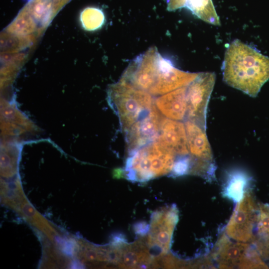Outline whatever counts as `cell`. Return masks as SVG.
<instances>
[{"mask_svg":"<svg viewBox=\"0 0 269 269\" xmlns=\"http://www.w3.org/2000/svg\"><path fill=\"white\" fill-rule=\"evenodd\" d=\"M223 78L230 86L255 97L269 79V57L235 40L225 54Z\"/></svg>","mask_w":269,"mask_h":269,"instance_id":"1","label":"cell"},{"mask_svg":"<svg viewBox=\"0 0 269 269\" xmlns=\"http://www.w3.org/2000/svg\"><path fill=\"white\" fill-rule=\"evenodd\" d=\"M175 154L157 139L129 151L124 170L133 181L145 182L171 172Z\"/></svg>","mask_w":269,"mask_h":269,"instance_id":"2","label":"cell"},{"mask_svg":"<svg viewBox=\"0 0 269 269\" xmlns=\"http://www.w3.org/2000/svg\"><path fill=\"white\" fill-rule=\"evenodd\" d=\"M110 98L124 133L155 106L149 93L121 80L111 88Z\"/></svg>","mask_w":269,"mask_h":269,"instance_id":"3","label":"cell"},{"mask_svg":"<svg viewBox=\"0 0 269 269\" xmlns=\"http://www.w3.org/2000/svg\"><path fill=\"white\" fill-rule=\"evenodd\" d=\"M184 125L188 148L192 159L190 173L213 179L215 164L206 130L189 120H186Z\"/></svg>","mask_w":269,"mask_h":269,"instance_id":"4","label":"cell"},{"mask_svg":"<svg viewBox=\"0 0 269 269\" xmlns=\"http://www.w3.org/2000/svg\"><path fill=\"white\" fill-rule=\"evenodd\" d=\"M160 56L155 46L149 48L131 62L120 80L149 93L160 71Z\"/></svg>","mask_w":269,"mask_h":269,"instance_id":"5","label":"cell"},{"mask_svg":"<svg viewBox=\"0 0 269 269\" xmlns=\"http://www.w3.org/2000/svg\"><path fill=\"white\" fill-rule=\"evenodd\" d=\"M213 72L199 73L186 86L187 120L198 124L206 130L208 104L215 82Z\"/></svg>","mask_w":269,"mask_h":269,"instance_id":"6","label":"cell"},{"mask_svg":"<svg viewBox=\"0 0 269 269\" xmlns=\"http://www.w3.org/2000/svg\"><path fill=\"white\" fill-rule=\"evenodd\" d=\"M256 211V204L251 193L245 192L227 225V235L237 242L247 243L253 239V231L257 221Z\"/></svg>","mask_w":269,"mask_h":269,"instance_id":"7","label":"cell"},{"mask_svg":"<svg viewBox=\"0 0 269 269\" xmlns=\"http://www.w3.org/2000/svg\"><path fill=\"white\" fill-rule=\"evenodd\" d=\"M157 111L155 106L146 117L125 132L128 151L157 139L162 120Z\"/></svg>","mask_w":269,"mask_h":269,"instance_id":"8","label":"cell"},{"mask_svg":"<svg viewBox=\"0 0 269 269\" xmlns=\"http://www.w3.org/2000/svg\"><path fill=\"white\" fill-rule=\"evenodd\" d=\"M160 71L151 95H163L190 83L198 73L185 72L176 68L168 59L161 56Z\"/></svg>","mask_w":269,"mask_h":269,"instance_id":"9","label":"cell"},{"mask_svg":"<svg viewBox=\"0 0 269 269\" xmlns=\"http://www.w3.org/2000/svg\"><path fill=\"white\" fill-rule=\"evenodd\" d=\"M157 140L175 154L189 153L185 127L178 121L164 118L161 120Z\"/></svg>","mask_w":269,"mask_h":269,"instance_id":"10","label":"cell"},{"mask_svg":"<svg viewBox=\"0 0 269 269\" xmlns=\"http://www.w3.org/2000/svg\"><path fill=\"white\" fill-rule=\"evenodd\" d=\"M224 234L218 240L213 256L221 269L239 267L250 245L247 243L232 242Z\"/></svg>","mask_w":269,"mask_h":269,"instance_id":"11","label":"cell"},{"mask_svg":"<svg viewBox=\"0 0 269 269\" xmlns=\"http://www.w3.org/2000/svg\"><path fill=\"white\" fill-rule=\"evenodd\" d=\"M186 86L163 94L154 100V104L166 118L181 121L186 117Z\"/></svg>","mask_w":269,"mask_h":269,"instance_id":"12","label":"cell"},{"mask_svg":"<svg viewBox=\"0 0 269 269\" xmlns=\"http://www.w3.org/2000/svg\"><path fill=\"white\" fill-rule=\"evenodd\" d=\"M251 178L245 172L235 170L231 171L227 176L223 188V195L234 202L240 201L243 197L246 188Z\"/></svg>","mask_w":269,"mask_h":269,"instance_id":"13","label":"cell"},{"mask_svg":"<svg viewBox=\"0 0 269 269\" xmlns=\"http://www.w3.org/2000/svg\"><path fill=\"white\" fill-rule=\"evenodd\" d=\"M184 7L208 23L220 25V21L212 0H181Z\"/></svg>","mask_w":269,"mask_h":269,"instance_id":"14","label":"cell"},{"mask_svg":"<svg viewBox=\"0 0 269 269\" xmlns=\"http://www.w3.org/2000/svg\"><path fill=\"white\" fill-rule=\"evenodd\" d=\"M141 242H136L128 245L126 244L123 249V254L120 263L124 267L134 268L142 267L150 262V256Z\"/></svg>","mask_w":269,"mask_h":269,"instance_id":"15","label":"cell"},{"mask_svg":"<svg viewBox=\"0 0 269 269\" xmlns=\"http://www.w3.org/2000/svg\"><path fill=\"white\" fill-rule=\"evenodd\" d=\"M24 8L36 21H46L58 7L54 0H30Z\"/></svg>","mask_w":269,"mask_h":269,"instance_id":"16","label":"cell"},{"mask_svg":"<svg viewBox=\"0 0 269 269\" xmlns=\"http://www.w3.org/2000/svg\"><path fill=\"white\" fill-rule=\"evenodd\" d=\"M257 221L258 235L266 244L269 242V205H260Z\"/></svg>","mask_w":269,"mask_h":269,"instance_id":"17","label":"cell"},{"mask_svg":"<svg viewBox=\"0 0 269 269\" xmlns=\"http://www.w3.org/2000/svg\"><path fill=\"white\" fill-rule=\"evenodd\" d=\"M81 17L86 27L89 29H95L101 26L105 19L102 11L95 7H88L82 13Z\"/></svg>","mask_w":269,"mask_h":269,"instance_id":"18","label":"cell"},{"mask_svg":"<svg viewBox=\"0 0 269 269\" xmlns=\"http://www.w3.org/2000/svg\"><path fill=\"white\" fill-rule=\"evenodd\" d=\"M240 269L268 268L257 252L251 246L239 265Z\"/></svg>","mask_w":269,"mask_h":269,"instance_id":"19","label":"cell"},{"mask_svg":"<svg viewBox=\"0 0 269 269\" xmlns=\"http://www.w3.org/2000/svg\"><path fill=\"white\" fill-rule=\"evenodd\" d=\"M192 167V159L187 155H179L175 159L171 175L174 177L180 176L190 173Z\"/></svg>","mask_w":269,"mask_h":269,"instance_id":"20","label":"cell"},{"mask_svg":"<svg viewBox=\"0 0 269 269\" xmlns=\"http://www.w3.org/2000/svg\"><path fill=\"white\" fill-rule=\"evenodd\" d=\"M31 16L24 8L17 18L14 25V30L19 34H26L32 29Z\"/></svg>","mask_w":269,"mask_h":269,"instance_id":"21","label":"cell"},{"mask_svg":"<svg viewBox=\"0 0 269 269\" xmlns=\"http://www.w3.org/2000/svg\"><path fill=\"white\" fill-rule=\"evenodd\" d=\"M149 225L145 222H140L134 225V230L136 234L144 235L149 230Z\"/></svg>","mask_w":269,"mask_h":269,"instance_id":"22","label":"cell"},{"mask_svg":"<svg viewBox=\"0 0 269 269\" xmlns=\"http://www.w3.org/2000/svg\"><path fill=\"white\" fill-rule=\"evenodd\" d=\"M55 3L58 8L64 5L65 3L68 2L70 0H54Z\"/></svg>","mask_w":269,"mask_h":269,"instance_id":"23","label":"cell"},{"mask_svg":"<svg viewBox=\"0 0 269 269\" xmlns=\"http://www.w3.org/2000/svg\"><path fill=\"white\" fill-rule=\"evenodd\" d=\"M264 253L267 257L269 258V243L264 245Z\"/></svg>","mask_w":269,"mask_h":269,"instance_id":"24","label":"cell"}]
</instances>
